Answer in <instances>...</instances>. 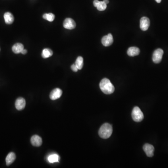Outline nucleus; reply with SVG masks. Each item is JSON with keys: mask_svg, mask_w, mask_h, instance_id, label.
Instances as JSON below:
<instances>
[{"mask_svg": "<svg viewBox=\"0 0 168 168\" xmlns=\"http://www.w3.org/2000/svg\"><path fill=\"white\" fill-rule=\"evenodd\" d=\"M4 18L6 23L8 24H12L14 21V16L10 12H6L4 14Z\"/></svg>", "mask_w": 168, "mask_h": 168, "instance_id": "ddd939ff", "label": "nucleus"}, {"mask_svg": "<svg viewBox=\"0 0 168 168\" xmlns=\"http://www.w3.org/2000/svg\"><path fill=\"white\" fill-rule=\"evenodd\" d=\"M150 20L148 17H142L140 20V28L143 31H146L149 29Z\"/></svg>", "mask_w": 168, "mask_h": 168, "instance_id": "0eeeda50", "label": "nucleus"}, {"mask_svg": "<svg viewBox=\"0 0 168 168\" xmlns=\"http://www.w3.org/2000/svg\"><path fill=\"white\" fill-rule=\"evenodd\" d=\"M99 87L103 93L106 94H111L115 91V87L109 80L104 78L99 83Z\"/></svg>", "mask_w": 168, "mask_h": 168, "instance_id": "f257e3e1", "label": "nucleus"}, {"mask_svg": "<svg viewBox=\"0 0 168 168\" xmlns=\"http://www.w3.org/2000/svg\"><path fill=\"white\" fill-rule=\"evenodd\" d=\"M63 26L65 29L72 30L76 27V23L72 19L67 18L65 20L63 23Z\"/></svg>", "mask_w": 168, "mask_h": 168, "instance_id": "39448f33", "label": "nucleus"}, {"mask_svg": "<svg viewBox=\"0 0 168 168\" xmlns=\"http://www.w3.org/2000/svg\"><path fill=\"white\" fill-rule=\"evenodd\" d=\"M132 117L133 120L136 122L142 121L144 118V115L139 107H134L132 112Z\"/></svg>", "mask_w": 168, "mask_h": 168, "instance_id": "7ed1b4c3", "label": "nucleus"}, {"mask_svg": "<svg viewBox=\"0 0 168 168\" xmlns=\"http://www.w3.org/2000/svg\"><path fill=\"white\" fill-rule=\"evenodd\" d=\"M113 132L112 126L110 124L106 123L102 125L99 131V134L101 138L107 139L111 136Z\"/></svg>", "mask_w": 168, "mask_h": 168, "instance_id": "f03ea898", "label": "nucleus"}, {"mask_svg": "<svg viewBox=\"0 0 168 168\" xmlns=\"http://www.w3.org/2000/svg\"><path fill=\"white\" fill-rule=\"evenodd\" d=\"M107 7V4H106L104 1H99V4L97 6L96 8L98 11H104L106 9Z\"/></svg>", "mask_w": 168, "mask_h": 168, "instance_id": "aec40b11", "label": "nucleus"}, {"mask_svg": "<svg viewBox=\"0 0 168 168\" xmlns=\"http://www.w3.org/2000/svg\"><path fill=\"white\" fill-rule=\"evenodd\" d=\"M52 55H53V51L50 49H44L42 51V57L44 58V59L48 58L51 56H52Z\"/></svg>", "mask_w": 168, "mask_h": 168, "instance_id": "f3484780", "label": "nucleus"}, {"mask_svg": "<svg viewBox=\"0 0 168 168\" xmlns=\"http://www.w3.org/2000/svg\"><path fill=\"white\" fill-rule=\"evenodd\" d=\"M62 94V91L60 89L55 88L51 92L50 98L51 100H56L60 98Z\"/></svg>", "mask_w": 168, "mask_h": 168, "instance_id": "1a4fd4ad", "label": "nucleus"}, {"mask_svg": "<svg viewBox=\"0 0 168 168\" xmlns=\"http://www.w3.org/2000/svg\"><path fill=\"white\" fill-rule=\"evenodd\" d=\"M113 37L112 34H108L107 35L105 36L101 40L102 43L105 46H109L113 43Z\"/></svg>", "mask_w": 168, "mask_h": 168, "instance_id": "423d86ee", "label": "nucleus"}, {"mask_svg": "<svg viewBox=\"0 0 168 168\" xmlns=\"http://www.w3.org/2000/svg\"><path fill=\"white\" fill-rule=\"evenodd\" d=\"M30 142L33 146L35 147H39L42 144V138L38 135L32 136L30 139Z\"/></svg>", "mask_w": 168, "mask_h": 168, "instance_id": "9b49d317", "label": "nucleus"}, {"mask_svg": "<svg viewBox=\"0 0 168 168\" xmlns=\"http://www.w3.org/2000/svg\"><path fill=\"white\" fill-rule=\"evenodd\" d=\"M16 155L14 153L10 152L6 158L7 165L9 166L14 162L16 159Z\"/></svg>", "mask_w": 168, "mask_h": 168, "instance_id": "4468645a", "label": "nucleus"}, {"mask_svg": "<svg viewBox=\"0 0 168 168\" xmlns=\"http://www.w3.org/2000/svg\"><path fill=\"white\" fill-rule=\"evenodd\" d=\"M43 19L47 20V21H49V22H52L55 19V15L53 14L52 13H47V14H43Z\"/></svg>", "mask_w": 168, "mask_h": 168, "instance_id": "6ab92c4d", "label": "nucleus"}, {"mask_svg": "<svg viewBox=\"0 0 168 168\" xmlns=\"http://www.w3.org/2000/svg\"><path fill=\"white\" fill-rule=\"evenodd\" d=\"M59 158L60 157L58 155L54 154L49 155L47 158V160L49 163H53L56 162H59Z\"/></svg>", "mask_w": 168, "mask_h": 168, "instance_id": "dca6fc26", "label": "nucleus"}, {"mask_svg": "<svg viewBox=\"0 0 168 168\" xmlns=\"http://www.w3.org/2000/svg\"><path fill=\"white\" fill-rule=\"evenodd\" d=\"M140 52L139 49L136 47H131L128 48L127 53L130 57H134L139 55Z\"/></svg>", "mask_w": 168, "mask_h": 168, "instance_id": "f8f14e48", "label": "nucleus"}, {"mask_svg": "<svg viewBox=\"0 0 168 168\" xmlns=\"http://www.w3.org/2000/svg\"><path fill=\"white\" fill-rule=\"evenodd\" d=\"M99 1H98V0H94V6L96 8L97 6L98 5V4H99Z\"/></svg>", "mask_w": 168, "mask_h": 168, "instance_id": "4be33fe9", "label": "nucleus"}, {"mask_svg": "<svg viewBox=\"0 0 168 168\" xmlns=\"http://www.w3.org/2000/svg\"><path fill=\"white\" fill-rule=\"evenodd\" d=\"M27 50H25V49H23L21 53L22 54H26L27 53Z\"/></svg>", "mask_w": 168, "mask_h": 168, "instance_id": "5701e85b", "label": "nucleus"}, {"mask_svg": "<svg viewBox=\"0 0 168 168\" xmlns=\"http://www.w3.org/2000/svg\"><path fill=\"white\" fill-rule=\"evenodd\" d=\"M163 54V51L161 49H157L154 51L153 54L152 60L155 64H158L161 61Z\"/></svg>", "mask_w": 168, "mask_h": 168, "instance_id": "20e7f679", "label": "nucleus"}, {"mask_svg": "<svg viewBox=\"0 0 168 168\" xmlns=\"http://www.w3.org/2000/svg\"><path fill=\"white\" fill-rule=\"evenodd\" d=\"M26 105V101L23 98H18L16 100L15 102V107L18 110H22L24 109Z\"/></svg>", "mask_w": 168, "mask_h": 168, "instance_id": "9d476101", "label": "nucleus"}, {"mask_svg": "<svg viewBox=\"0 0 168 168\" xmlns=\"http://www.w3.org/2000/svg\"><path fill=\"white\" fill-rule=\"evenodd\" d=\"M71 69H72V70H73V72H77L78 70V69L77 68V67H76V65H75V64H73L71 66Z\"/></svg>", "mask_w": 168, "mask_h": 168, "instance_id": "412c9836", "label": "nucleus"}, {"mask_svg": "<svg viewBox=\"0 0 168 168\" xmlns=\"http://www.w3.org/2000/svg\"><path fill=\"white\" fill-rule=\"evenodd\" d=\"M75 65L78 70H81L83 67V59L82 57H78L76 60Z\"/></svg>", "mask_w": 168, "mask_h": 168, "instance_id": "a211bd4d", "label": "nucleus"}, {"mask_svg": "<svg viewBox=\"0 0 168 168\" xmlns=\"http://www.w3.org/2000/svg\"><path fill=\"white\" fill-rule=\"evenodd\" d=\"M103 1L107 4H108V3H109V1L108 0H104Z\"/></svg>", "mask_w": 168, "mask_h": 168, "instance_id": "b1692460", "label": "nucleus"}, {"mask_svg": "<svg viewBox=\"0 0 168 168\" xmlns=\"http://www.w3.org/2000/svg\"><path fill=\"white\" fill-rule=\"evenodd\" d=\"M143 149L148 157H152L154 155V147L152 145L146 143L143 146Z\"/></svg>", "mask_w": 168, "mask_h": 168, "instance_id": "6e6552de", "label": "nucleus"}, {"mask_svg": "<svg viewBox=\"0 0 168 168\" xmlns=\"http://www.w3.org/2000/svg\"><path fill=\"white\" fill-rule=\"evenodd\" d=\"M162 0H155V1L157 3H160Z\"/></svg>", "mask_w": 168, "mask_h": 168, "instance_id": "393cba45", "label": "nucleus"}, {"mask_svg": "<svg viewBox=\"0 0 168 168\" xmlns=\"http://www.w3.org/2000/svg\"><path fill=\"white\" fill-rule=\"evenodd\" d=\"M23 49H24V45L21 43H16L13 46L12 48L13 52L16 54L20 53Z\"/></svg>", "mask_w": 168, "mask_h": 168, "instance_id": "2eb2a0df", "label": "nucleus"}]
</instances>
